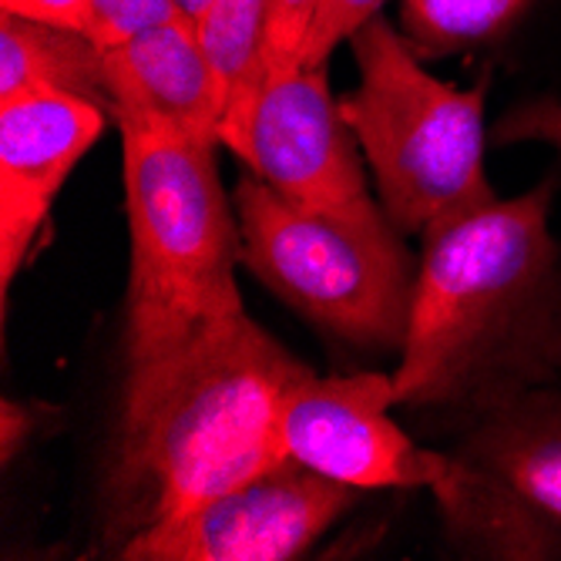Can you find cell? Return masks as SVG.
Listing matches in <instances>:
<instances>
[{
  "label": "cell",
  "instance_id": "6da1fadb",
  "mask_svg": "<svg viewBox=\"0 0 561 561\" xmlns=\"http://www.w3.org/2000/svg\"><path fill=\"white\" fill-rule=\"evenodd\" d=\"M558 175L424 236L397 407L437 437L561 377Z\"/></svg>",
  "mask_w": 561,
  "mask_h": 561
},
{
  "label": "cell",
  "instance_id": "7a4b0ae2",
  "mask_svg": "<svg viewBox=\"0 0 561 561\" xmlns=\"http://www.w3.org/2000/svg\"><path fill=\"white\" fill-rule=\"evenodd\" d=\"M306 377L313 370L245 310L125 377L98 494L105 548L118 554L141 531L286 461L279 417Z\"/></svg>",
  "mask_w": 561,
  "mask_h": 561
},
{
  "label": "cell",
  "instance_id": "3957f363",
  "mask_svg": "<svg viewBox=\"0 0 561 561\" xmlns=\"http://www.w3.org/2000/svg\"><path fill=\"white\" fill-rule=\"evenodd\" d=\"M128 213L125 377L169 360L202 330L245 310L242 239L216 151L145 125H118Z\"/></svg>",
  "mask_w": 561,
  "mask_h": 561
},
{
  "label": "cell",
  "instance_id": "277c9868",
  "mask_svg": "<svg viewBox=\"0 0 561 561\" xmlns=\"http://www.w3.org/2000/svg\"><path fill=\"white\" fill-rule=\"evenodd\" d=\"M360 71L340 112L370 165L377 202L403 236L478 213L497 198L484 169V84L457 88L421 65L387 18L350 37Z\"/></svg>",
  "mask_w": 561,
  "mask_h": 561
},
{
  "label": "cell",
  "instance_id": "5b68a950",
  "mask_svg": "<svg viewBox=\"0 0 561 561\" xmlns=\"http://www.w3.org/2000/svg\"><path fill=\"white\" fill-rule=\"evenodd\" d=\"M242 266L323 333L400 353L411 330L421 256L383 206L330 213L296 206L260 175L236 182Z\"/></svg>",
  "mask_w": 561,
  "mask_h": 561
},
{
  "label": "cell",
  "instance_id": "8992f818",
  "mask_svg": "<svg viewBox=\"0 0 561 561\" xmlns=\"http://www.w3.org/2000/svg\"><path fill=\"white\" fill-rule=\"evenodd\" d=\"M360 491L293 457L148 528L115 558L125 561H293L310 551Z\"/></svg>",
  "mask_w": 561,
  "mask_h": 561
},
{
  "label": "cell",
  "instance_id": "52a82bcc",
  "mask_svg": "<svg viewBox=\"0 0 561 561\" xmlns=\"http://www.w3.org/2000/svg\"><path fill=\"white\" fill-rule=\"evenodd\" d=\"M393 374H313L283 407V450L293 461L356 491H434L450 465V450L414 440L393 417Z\"/></svg>",
  "mask_w": 561,
  "mask_h": 561
},
{
  "label": "cell",
  "instance_id": "ba28073f",
  "mask_svg": "<svg viewBox=\"0 0 561 561\" xmlns=\"http://www.w3.org/2000/svg\"><path fill=\"white\" fill-rule=\"evenodd\" d=\"M236 156L296 206L330 213L380 206L367 185L360 141L330 91L327 65L270 71Z\"/></svg>",
  "mask_w": 561,
  "mask_h": 561
},
{
  "label": "cell",
  "instance_id": "9c48e42d",
  "mask_svg": "<svg viewBox=\"0 0 561 561\" xmlns=\"http://www.w3.org/2000/svg\"><path fill=\"white\" fill-rule=\"evenodd\" d=\"M112 115L65 91L0 101V293H11L75 165Z\"/></svg>",
  "mask_w": 561,
  "mask_h": 561
},
{
  "label": "cell",
  "instance_id": "30bf717a",
  "mask_svg": "<svg viewBox=\"0 0 561 561\" xmlns=\"http://www.w3.org/2000/svg\"><path fill=\"white\" fill-rule=\"evenodd\" d=\"M105 84L115 125L222 145V98L195 21L179 18L105 50Z\"/></svg>",
  "mask_w": 561,
  "mask_h": 561
},
{
  "label": "cell",
  "instance_id": "8fae6325",
  "mask_svg": "<svg viewBox=\"0 0 561 561\" xmlns=\"http://www.w3.org/2000/svg\"><path fill=\"white\" fill-rule=\"evenodd\" d=\"M447 450L515 488L561 525V377L454 431Z\"/></svg>",
  "mask_w": 561,
  "mask_h": 561
},
{
  "label": "cell",
  "instance_id": "7c38bea8",
  "mask_svg": "<svg viewBox=\"0 0 561 561\" xmlns=\"http://www.w3.org/2000/svg\"><path fill=\"white\" fill-rule=\"evenodd\" d=\"M431 494L447 538L471 558H561V525L454 450Z\"/></svg>",
  "mask_w": 561,
  "mask_h": 561
},
{
  "label": "cell",
  "instance_id": "4fadbf2b",
  "mask_svg": "<svg viewBox=\"0 0 561 561\" xmlns=\"http://www.w3.org/2000/svg\"><path fill=\"white\" fill-rule=\"evenodd\" d=\"M31 91H65L108 108L105 50L75 27L4 11L0 18V101Z\"/></svg>",
  "mask_w": 561,
  "mask_h": 561
},
{
  "label": "cell",
  "instance_id": "5bb4252c",
  "mask_svg": "<svg viewBox=\"0 0 561 561\" xmlns=\"http://www.w3.org/2000/svg\"><path fill=\"white\" fill-rule=\"evenodd\" d=\"M273 0H213L198 21V37L216 71L222 98V145L239 148L256 98L270 78L266 27Z\"/></svg>",
  "mask_w": 561,
  "mask_h": 561
},
{
  "label": "cell",
  "instance_id": "9a60e30c",
  "mask_svg": "<svg viewBox=\"0 0 561 561\" xmlns=\"http://www.w3.org/2000/svg\"><path fill=\"white\" fill-rule=\"evenodd\" d=\"M531 0H403L400 34L421 58H447L512 27Z\"/></svg>",
  "mask_w": 561,
  "mask_h": 561
},
{
  "label": "cell",
  "instance_id": "2e32d148",
  "mask_svg": "<svg viewBox=\"0 0 561 561\" xmlns=\"http://www.w3.org/2000/svg\"><path fill=\"white\" fill-rule=\"evenodd\" d=\"M185 18L175 0H91L81 34L101 50H115L148 31Z\"/></svg>",
  "mask_w": 561,
  "mask_h": 561
},
{
  "label": "cell",
  "instance_id": "e0dca14e",
  "mask_svg": "<svg viewBox=\"0 0 561 561\" xmlns=\"http://www.w3.org/2000/svg\"><path fill=\"white\" fill-rule=\"evenodd\" d=\"M383 4L387 0H317V11L310 18V27H306L296 65L323 68L336 44L350 41L367 21H374Z\"/></svg>",
  "mask_w": 561,
  "mask_h": 561
},
{
  "label": "cell",
  "instance_id": "ac0fdd59",
  "mask_svg": "<svg viewBox=\"0 0 561 561\" xmlns=\"http://www.w3.org/2000/svg\"><path fill=\"white\" fill-rule=\"evenodd\" d=\"M491 141L494 145L538 141V145H551L561 156V98L541 94V98L522 101V105H515L494 125Z\"/></svg>",
  "mask_w": 561,
  "mask_h": 561
},
{
  "label": "cell",
  "instance_id": "d6986e66",
  "mask_svg": "<svg viewBox=\"0 0 561 561\" xmlns=\"http://www.w3.org/2000/svg\"><path fill=\"white\" fill-rule=\"evenodd\" d=\"M317 11V0H273L266 27V61L270 71L289 68L299 61V47Z\"/></svg>",
  "mask_w": 561,
  "mask_h": 561
},
{
  "label": "cell",
  "instance_id": "ffe728a7",
  "mask_svg": "<svg viewBox=\"0 0 561 561\" xmlns=\"http://www.w3.org/2000/svg\"><path fill=\"white\" fill-rule=\"evenodd\" d=\"M50 417H58V407H50V403L14 400V397L0 400V461H4V468L21 450H27V444L41 431H47Z\"/></svg>",
  "mask_w": 561,
  "mask_h": 561
},
{
  "label": "cell",
  "instance_id": "44dd1931",
  "mask_svg": "<svg viewBox=\"0 0 561 561\" xmlns=\"http://www.w3.org/2000/svg\"><path fill=\"white\" fill-rule=\"evenodd\" d=\"M91 0H0V11L21 14L31 21L44 24H58V27H75L81 31L84 14H88Z\"/></svg>",
  "mask_w": 561,
  "mask_h": 561
},
{
  "label": "cell",
  "instance_id": "7402d4cb",
  "mask_svg": "<svg viewBox=\"0 0 561 561\" xmlns=\"http://www.w3.org/2000/svg\"><path fill=\"white\" fill-rule=\"evenodd\" d=\"M175 4H179V11L188 18V21H202V14H206L209 11V4H213V0H175Z\"/></svg>",
  "mask_w": 561,
  "mask_h": 561
}]
</instances>
